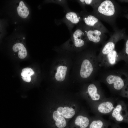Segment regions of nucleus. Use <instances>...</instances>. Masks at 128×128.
Masks as SVG:
<instances>
[{
    "label": "nucleus",
    "instance_id": "9",
    "mask_svg": "<svg viewBox=\"0 0 128 128\" xmlns=\"http://www.w3.org/2000/svg\"><path fill=\"white\" fill-rule=\"evenodd\" d=\"M62 21L71 31L74 26L79 24L82 21V19L79 14L69 10L66 13Z\"/></svg>",
    "mask_w": 128,
    "mask_h": 128
},
{
    "label": "nucleus",
    "instance_id": "14",
    "mask_svg": "<svg viewBox=\"0 0 128 128\" xmlns=\"http://www.w3.org/2000/svg\"><path fill=\"white\" fill-rule=\"evenodd\" d=\"M63 116L67 119L72 117L74 115L75 111L72 108L65 107L64 108L59 107L57 110Z\"/></svg>",
    "mask_w": 128,
    "mask_h": 128
},
{
    "label": "nucleus",
    "instance_id": "20",
    "mask_svg": "<svg viewBox=\"0 0 128 128\" xmlns=\"http://www.w3.org/2000/svg\"><path fill=\"white\" fill-rule=\"evenodd\" d=\"M55 124L58 128H64L66 126L67 123L63 117L61 115L55 121Z\"/></svg>",
    "mask_w": 128,
    "mask_h": 128
},
{
    "label": "nucleus",
    "instance_id": "23",
    "mask_svg": "<svg viewBox=\"0 0 128 128\" xmlns=\"http://www.w3.org/2000/svg\"><path fill=\"white\" fill-rule=\"evenodd\" d=\"M111 128H122L118 124L115 123L112 125Z\"/></svg>",
    "mask_w": 128,
    "mask_h": 128
},
{
    "label": "nucleus",
    "instance_id": "25",
    "mask_svg": "<svg viewBox=\"0 0 128 128\" xmlns=\"http://www.w3.org/2000/svg\"><path fill=\"white\" fill-rule=\"evenodd\" d=\"M23 39H25V37H23Z\"/></svg>",
    "mask_w": 128,
    "mask_h": 128
},
{
    "label": "nucleus",
    "instance_id": "12",
    "mask_svg": "<svg viewBox=\"0 0 128 128\" xmlns=\"http://www.w3.org/2000/svg\"><path fill=\"white\" fill-rule=\"evenodd\" d=\"M111 124L109 121L104 120L98 115L90 122L88 128H108Z\"/></svg>",
    "mask_w": 128,
    "mask_h": 128
},
{
    "label": "nucleus",
    "instance_id": "1",
    "mask_svg": "<svg viewBox=\"0 0 128 128\" xmlns=\"http://www.w3.org/2000/svg\"><path fill=\"white\" fill-rule=\"evenodd\" d=\"M119 7L115 1L104 0L92 13L100 20L109 24L114 29L116 28V21L119 11Z\"/></svg>",
    "mask_w": 128,
    "mask_h": 128
},
{
    "label": "nucleus",
    "instance_id": "21",
    "mask_svg": "<svg viewBox=\"0 0 128 128\" xmlns=\"http://www.w3.org/2000/svg\"><path fill=\"white\" fill-rule=\"evenodd\" d=\"M61 115L57 111H54L53 114V117L54 120L56 121L59 116Z\"/></svg>",
    "mask_w": 128,
    "mask_h": 128
},
{
    "label": "nucleus",
    "instance_id": "8",
    "mask_svg": "<svg viewBox=\"0 0 128 128\" xmlns=\"http://www.w3.org/2000/svg\"><path fill=\"white\" fill-rule=\"evenodd\" d=\"M90 60L85 59L82 61L81 65L80 74L81 77L84 79L89 77L95 71L98 70L99 63L98 61L93 63Z\"/></svg>",
    "mask_w": 128,
    "mask_h": 128
},
{
    "label": "nucleus",
    "instance_id": "16",
    "mask_svg": "<svg viewBox=\"0 0 128 128\" xmlns=\"http://www.w3.org/2000/svg\"><path fill=\"white\" fill-rule=\"evenodd\" d=\"M12 49L14 52H17L19 51L18 56L20 59H23L27 56V50L22 43H18L15 44L13 46Z\"/></svg>",
    "mask_w": 128,
    "mask_h": 128
},
{
    "label": "nucleus",
    "instance_id": "26",
    "mask_svg": "<svg viewBox=\"0 0 128 128\" xmlns=\"http://www.w3.org/2000/svg\"><path fill=\"white\" fill-rule=\"evenodd\" d=\"M15 23H16V22H15Z\"/></svg>",
    "mask_w": 128,
    "mask_h": 128
},
{
    "label": "nucleus",
    "instance_id": "3",
    "mask_svg": "<svg viewBox=\"0 0 128 128\" xmlns=\"http://www.w3.org/2000/svg\"><path fill=\"white\" fill-rule=\"evenodd\" d=\"M114 29V32L110 35L109 39L103 44L99 53L97 56L99 64L108 53L115 49L116 43L122 37L123 34L121 31L117 28Z\"/></svg>",
    "mask_w": 128,
    "mask_h": 128
},
{
    "label": "nucleus",
    "instance_id": "15",
    "mask_svg": "<svg viewBox=\"0 0 128 128\" xmlns=\"http://www.w3.org/2000/svg\"><path fill=\"white\" fill-rule=\"evenodd\" d=\"M76 1L83 9H85L86 6L90 5L92 7L93 9H94L98 6L103 0H79Z\"/></svg>",
    "mask_w": 128,
    "mask_h": 128
},
{
    "label": "nucleus",
    "instance_id": "22",
    "mask_svg": "<svg viewBox=\"0 0 128 128\" xmlns=\"http://www.w3.org/2000/svg\"><path fill=\"white\" fill-rule=\"evenodd\" d=\"M125 51L126 54L128 56V39L127 40L126 42Z\"/></svg>",
    "mask_w": 128,
    "mask_h": 128
},
{
    "label": "nucleus",
    "instance_id": "11",
    "mask_svg": "<svg viewBox=\"0 0 128 128\" xmlns=\"http://www.w3.org/2000/svg\"><path fill=\"white\" fill-rule=\"evenodd\" d=\"M118 53L115 49L108 53L99 64L100 67L107 68L115 64L119 60Z\"/></svg>",
    "mask_w": 128,
    "mask_h": 128
},
{
    "label": "nucleus",
    "instance_id": "7",
    "mask_svg": "<svg viewBox=\"0 0 128 128\" xmlns=\"http://www.w3.org/2000/svg\"><path fill=\"white\" fill-rule=\"evenodd\" d=\"M116 101L110 98H104L96 103L95 110L98 115L110 114L115 107Z\"/></svg>",
    "mask_w": 128,
    "mask_h": 128
},
{
    "label": "nucleus",
    "instance_id": "6",
    "mask_svg": "<svg viewBox=\"0 0 128 128\" xmlns=\"http://www.w3.org/2000/svg\"><path fill=\"white\" fill-rule=\"evenodd\" d=\"M110 115V118L116 123L128 121V114L126 107L121 101H116L114 108Z\"/></svg>",
    "mask_w": 128,
    "mask_h": 128
},
{
    "label": "nucleus",
    "instance_id": "4",
    "mask_svg": "<svg viewBox=\"0 0 128 128\" xmlns=\"http://www.w3.org/2000/svg\"><path fill=\"white\" fill-rule=\"evenodd\" d=\"M86 38L87 41L97 44L103 43L105 37L104 32L96 28L82 24Z\"/></svg>",
    "mask_w": 128,
    "mask_h": 128
},
{
    "label": "nucleus",
    "instance_id": "10",
    "mask_svg": "<svg viewBox=\"0 0 128 128\" xmlns=\"http://www.w3.org/2000/svg\"><path fill=\"white\" fill-rule=\"evenodd\" d=\"M87 91L90 98L96 103L105 98L98 82L95 84L92 83L89 85Z\"/></svg>",
    "mask_w": 128,
    "mask_h": 128
},
{
    "label": "nucleus",
    "instance_id": "17",
    "mask_svg": "<svg viewBox=\"0 0 128 128\" xmlns=\"http://www.w3.org/2000/svg\"><path fill=\"white\" fill-rule=\"evenodd\" d=\"M67 70L66 66H60L57 69L55 74V78L59 82L63 81L65 79Z\"/></svg>",
    "mask_w": 128,
    "mask_h": 128
},
{
    "label": "nucleus",
    "instance_id": "18",
    "mask_svg": "<svg viewBox=\"0 0 128 128\" xmlns=\"http://www.w3.org/2000/svg\"><path fill=\"white\" fill-rule=\"evenodd\" d=\"M17 11L19 16L23 18H26L29 14L28 8L22 1L20 2Z\"/></svg>",
    "mask_w": 128,
    "mask_h": 128
},
{
    "label": "nucleus",
    "instance_id": "13",
    "mask_svg": "<svg viewBox=\"0 0 128 128\" xmlns=\"http://www.w3.org/2000/svg\"><path fill=\"white\" fill-rule=\"evenodd\" d=\"M90 123L88 118L82 115L77 117L74 121L75 125L79 128H88Z\"/></svg>",
    "mask_w": 128,
    "mask_h": 128
},
{
    "label": "nucleus",
    "instance_id": "2",
    "mask_svg": "<svg viewBox=\"0 0 128 128\" xmlns=\"http://www.w3.org/2000/svg\"><path fill=\"white\" fill-rule=\"evenodd\" d=\"M118 70L107 71L101 74V80L113 91L117 92L124 86L123 79Z\"/></svg>",
    "mask_w": 128,
    "mask_h": 128
},
{
    "label": "nucleus",
    "instance_id": "19",
    "mask_svg": "<svg viewBox=\"0 0 128 128\" xmlns=\"http://www.w3.org/2000/svg\"><path fill=\"white\" fill-rule=\"evenodd\" d=\"M21 73L23 80L24 81L29 82L31 81V76L34 73L33 70L31 68L27 67L23 69Z\"/></svg>",
    "mask_w": 128,
    "mask_h": 128
},
{
    "label": "nucleus",
    "instance_id": "24",
    "mask_svg": "<svg viewBox=\"0 0 128 128\" xmlns=\"http://www.w3.org/2000/svg\"><path fill=\"white\" fill-rule=\"evenodd\" d=\"M126 89H127V91H124V93L125 95L126 96H127L128 97V88H126Z\"/></svg>",
    "mask_w": 128,
    "mask_h": 128
},
{
    "label": "nucleus",
    "instance_id": "5",
    "mask_svg": "<svg viewBox=\"0 0 128 128\" xmlns=\"http://www.w3.org/2000/svg\"><path fill=\"white\" fill-rule=\"evenodd\" d=\"M79 14L82 18V21L85 25L98 29L105 33L109 32L100 20L92 12H89L84 10L81 11Z\"/></svg>",
    "mask_w": 128,
    "mask_h": 128
}]
</instances>
